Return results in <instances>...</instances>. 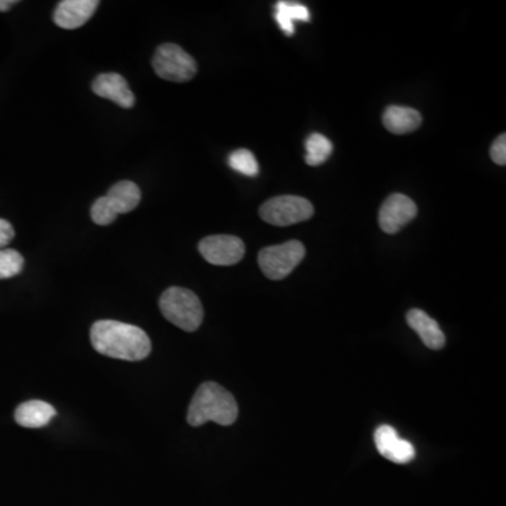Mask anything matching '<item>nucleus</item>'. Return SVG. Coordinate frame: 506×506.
<instances>
[{
	"mask_svg": "<svg viewBox=\"0 0 506 506\" xmlns=\"http://www.w3.org/2000/svg\"><path fill=\"white\" fill-rule=\"evenodd\" d=\"M55 415V408L53 405L40 400H31L17 407L14 419L21 426L36 429L50 424Z\"/></svg>",
	"mask_w": 506,
	"mask_h": 506,
	"instance_id": "15",
	"label": "nucleus"
},
{
	"mask_svg": "<svg viewBox=\"0 0 506 506\" xmlns=\"http://www.w3.org/2000/svg\"><path fill=\"white\" fill-rule=\"evenodd\" d=\"M262 220L276 227H287L313 217V204L299 196H277L262 204L259 210Z\"/></svg>",
	"mask_w": 506,
	"mask_h": 506,
	"instance_id": "7",
	"label": "nucleus"
},
{
	"mask_svg": "<svg viewBox=\"0 0 506 506\" xmlns=\"http://www.w3.org/2000/svg\"><path fill=\"white\" fill-rule=\"evenodd\" d=\"M152 65L159 78L171 82H188L198 73V63L193 56L176 44L158 46Z\"/></svg>",
	"mask_w": 506,
	"mask_h": 506,
	"instance_id": "6",
	"label": "nucleus"
},
{
	"mask_svg": "<svg viewBox=\"0 0 506 506\" xmlns=\"http://www.w3.org/2000/svg\"><path fill=\"white\" fill-rule=\"evenodd\" d=\"M375 443L378 453L392 463L407 464L414 460L412 443L398 436L397 431L390 425H382L375 429Z\"/></svg>",
	"mask_w": 506,
	"mask_h": 506,
	"instance_id": "10",
	"label": "nucleus"
},
{
	"mask_svg": "<svg viewBox=\"0 0 506 506\" xmlns=\"http://www.w3.org/2000/svg\"><path fill=\"white\" fill-rule=\"evenodd\" d=\"M417 207L414 200L404 194L395 193L388 196L380 208L378 223L385 233L400 232L402 227L417 217Z\"/></svg>",
	"mask_w": 506,
	"mask_h": 506,
	"instance_id": "9",
	"label": "nucleus"
},
{
	"mask_svg": "<svg viewBox=\"0 0 506 506\" xmlns=\"http://www.w3.org/2000/svg\"><path fill=\"white\" fill-rule=\"evenodd\" d=\"M141 201V190L134 181H124L114 184L105 198H97L90 210L93 223L110 225L120 214L131 213Z\"/></svg>",
	"mask_w": 506,
	"mask_h": 506,
	"instance_id": "4",
	"label": "nucleus"
},
{
	"mask_svg": "<svg viewBox=\"0 0 506 506\" xmlns=\"http://www.w3.org/2000/svg\"><path fill=\"white\" fill-rule=\"evenodd\" d=\"M408 325L414 329L415 333L422 339V342L429 349L439 350L446 343V336L442 331L439 324L432 316H427L422 309L414 308L408 311Z\"/></svg>",
	"mask_w": 506,
	"mask_h": 506,
	"instance_id": "13",
	"label": "nucleus"
},
{
	"mask_svg": "<svg viewBox=\"0 0 506 506\" xmlns=\"http://www.w3.org/2000/svg\"><path fill=\"white\" fill-rule=\"evenodd\" d=\"M13 238L14 230L12 223L0 218V249H4L6 245H9Z\"/></svg>",
	"mask_w": 506,
	"mask_h": 506,
	"instance_id": "21",
	"label": "nucleus"
},
{
	"mask_svg": "<svg viewBox=\"0 0 506 506\" xmlns=\"http://www.w3.org/2000/svg\"><path fill=\"white\" fill-rule=\"evenodd\" d=\"M97 0H63L56 6L54 21L65 30H75L89 21L99 6Z\"/></svg>",
	"mask_w": 506,
	"mask_h": 506,
	"instance_id": "11",
	"label": "nucleus"
},
{
	"mask_svg": "<svg viewBox=\"0 0 506 506\" xmlns=\"http://www.w3.org/2000/svg\"><path fill=\"white\" fill-rule=\"evenodd\" d=\"M383 124L392 134H409L419 129V125L422 124V115L411 107L390 105L383 114Z\"/></svg>",
	"mask_w": 506,
	"mask_h": 506,
	"instance_id": "14",
	"label": "nucleus"
},
{
	"mask_svg": "<svg viewBox=\"0 0 506 506\" xmlns=\"http://www.w3.org/2000/svg\"><path fill=\"white\" fill-rule=\"evenodd\" d=\"M92 90L99 97L109 99L124 109H131L135 103L134 93L129 83L119 73H102L96 78Z\"/></svg>",
	"mask_w": 506,
	"mask_h": 506,
	"instance_id": "12",
	"label": "nucleus"
},
{
	"mask_svg": "<svg viewBox=\"0 0 506 506\" xmlns=\"http://www.w3.org/2000/svg\"><path fill=\"white\" fill-rule=\"evenodd\" d=\"M228 164L238 173L255 178L259 173V164L252 152L248 149H237L228 156Z\"/></svg>",
	"mask_w": 506,
	"mask_h": 506,
	"instance_id": "18",
	"label": "nucleus"
},
{
	"mask_svg": "<svg viewBox=\"0 0 506 506\" xmlns=\"http://www.w3.org/2000/svg\"><path fill=\"white\" fill-rule=\"evenodd\" d=\"M491 158L495 162L496 164H506V135L502 134L498 137V139L493 141V147H491Z\"/></svg>",
	"mask_w": 506,
	"mask_h": 506,
	"instance_id": "20",
	"label": "nucleus"
},
{
	"mask_svg": "<svg viewBox=\"0 0 506 506\" xmlns=\"http://www.w3.org/2000/svg\"><path fill=\"white\" fill-rule=\"evenodd\" d=\"M159 307L169 323L186 333L198 331L203 323L204 309L200 299L193 291L183 287L166 290L159 299Z\"/></svg>",
	"mask_w": 506,
	"mask_h": 506,
	"instance_id": "3",
	"label": "nucleus"
},
{
	"mask_svg": "<svg viewBox=\"0 0 506 506\" xmlns=\"http://www.w3.org/2000/svg\"><path fill=\"white\" fill-rule=\"evenodd\" d=\"M306 257V248L299 240H289L260 250L257 262L265 276L282 280L289 276Z\"/></svg>",
	"mask_w": 506,
	"mask_h": 506,
	"instance_id": "5",
	"label": "nucleus"
},
{
	"mask_svg": "<svg viewBox=\"0 0 506 506\" xmlns=\"http://www.w3.org/2000/svg\"><path fill=\"white\" fill-rule=\"evenodd\" d=\"M274 21L279 24L286 36H293L296 21H309V11L307 6L296 2H277L274 7Z\"/></svg>",
	"mask_w": 506,
	"mask_h": 506,
	"instance_id": "16",
	"label": "nucleus"
},
{
	"mask_svg": "<svg viewBox=\"0 0 506 506\" xmlns=\"http://www.w3.org/2000/svg\"><path fill=\"white\" fill-rule=\"evenodd\" d=\"M201 257L215 266H232L242 260L245 245L233 235H211L198 243Z\"/></svg>",
	"mask_w": 506,
	"mask_h": 506,
	"instance_id": "8",
	"label": "nucleus"
},
{
	"mask_svg": "<svg viewBox=\"0 0 506 506\" xmlns=\"http://www.w3.org/2000/svg\"><path fill=\"white\" fill-rule=\"evenodd\" d=\"M237 417L238 404L233 395L213 382L204 383L198 388L188 411V422L194 427L210 421L230 426Z\"/></svg>",
	"mask_w": 506,
	"mask_h": 506,
	"instance_id": "2",
	"label": "nucleus"
},
{
	"mask_svg": "<svg viewBox=\"0 0 506 506\" xmlns=\"http://www.w3.org/2000/svg\"><path fill=\"white\" fill-rule=\"evenodd\" d=\"M16 4V0H0V12H7Z\"/></svg>",
	"mask_w": 506,
	"mask_h": 506,
	"instance_id": "22",
	"label": "nucleus"
},
{
	"mask_svg": "<svg viewBox=\"0 0 506 506\" xmlns=\"http://www.w3.org/2000/svg\"><path fill=\"white\" fill-rule=\"evenodd\" d=\"M333 142L326 139L325 135L314 132L309 135L306 142V162L309 166H319L328 161L333 154Z\"/></svg>",
	"mask_w": 506,
	"mask_h": 506,
	"instance_id": "17",
	"label": "nucleus"
},
{
	"mask_svg": "<svg viewBox=\"0 0 506 506\" xmlns=\"http://www.w3.org/2000/svg\"><path fill=\"white\" fill-rule=\"evenodd\" d=\"M23 267L24 259L21 253L14 249H0V280L17 276Z\"/></svg>",
	"mask_w": 506,
	"mask_h": 506,
	"instance_id": "19",
	"label": "nucleus"
},
{
	"mask_svg": "<svg viewBox=\"0 0 506 506\" xmlns=\"http://www.w3.org/2000/svg\"><path fill=\"white\" fill-rule=\"evenodd\" d=\"M90 341L100 355L127 362L144 360L152 350L151 339L141 328L112 319L93 324Z\"/></svg>",
	"mask_w": 506,
	"mask_h": 506,
	"instance_id": "1",
	"label": "nucleus"
}]
</instances>
